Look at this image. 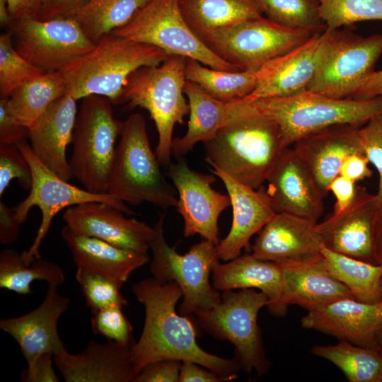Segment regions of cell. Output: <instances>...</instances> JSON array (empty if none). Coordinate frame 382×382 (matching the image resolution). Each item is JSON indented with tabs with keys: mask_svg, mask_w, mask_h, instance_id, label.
<instances>
[{
	"mask_svg": "<svg viewBox=\"0 0 382 382\" xmlns=\"http://www.w3.org/2000/svg\"><path fill=\"white\" fill-rule=\"evenodd\" d=\"M132 292L144 307L143 330L131 347V358L139 374L145 366L162 359L197 363L221 377L236 379L241 370L233 359H225L202 349L197 342L192 322L178 314L176 304L183 296L174 282L161 284L153 277L133 284Z\"/></svg>",
	"mask_w": 382,
	"mask_h": 382,
	"instance_id": "6da1fadb",
	"label": "cell"
},
{
	"mask_svg": "<svg viewBox=\"0 0 382 382\" xmlns=\"http://www.w3.org/2000/svg\"><path fill=\"white\" fill-rule=\"evenodd\" d=\"M203 143L205 160L212 167L256 190L288 149L279 125L245 99L229 103L225 125Z\"/></svg>",
	"mask_w": 382,
	"mask_h": 382,
	"instance_id": "7a4b0ae2",
	"label": "cell"
},
{
	"mask_svg": "<svg viewBox=\"0 0 382 382\" xmlns=\"http://www.w3.org/2000/svg\"><path fill=\"white\" fill-rule=\"evenodd\" d=\"M170 56L154 45L110 33L100 37L90 52L59 71L66 94L76 100L98 95L117 104L134 71L144 66L160 65Z\"/></svg>",
	"mask_w": 382,
	"mask_h": 382,
	"instance_id": "3957f363",
	"label": "cell"
},
{
	"mask_svg": "<svg viewBox=\"0 0 382 382\" xmlns=\"http://www.w3.org/2000/svg\"><path fill=\"white\" fill-rule=\"evenodd\" d=\"M149 140L146 121L133 113L122 122L107 193L137 205L144 202L163 209L176 207L177 191L163 175Z\"/></svg>",
	"mask_w": 382,
	"mask_h": 382,
	"instance_id": "277c9868",
	"label": "cell"
},
{
	"mask_svg": "<svg viewBox=\"0 0 382 382\" xmlns=\"http://www.w3.org/2000/svg\"><path fill=\"white\" fill-rule=\"evenodd\" d=\"M187 58L170 55L158 66H144L134 71L123 88L120 103L148 111L158 135L156 155L161 165L170 163L173 134L176 124H183L190 113L184 86Z\"/></svg>",
	"mask_w": 382,
	"mask_h": 382,
	"instance_id": "5b68a950",
	"label": "cell"
},
{
	"mask_svg": "<svg viewBox=\"0 0 382 382\" xmlns=\"http://www.w3.org/2000/svg\"><path fill=\"white\" fill-rule=\"evenodd\" d=\"M251 101L279 125L286 148L303 137L330 127H361L382 113V95L369 99H337L306 90L289 96Z\"/></svg>",
	"mask_w": 382,
	"mask_h": 382,
	"instance_id": "8992f818",
	"label": "cell"
},
{
	"mask_svg": "<svg viewBox=\"0 0 382 382\" xmlns=\"http://www.w3.org/2000/svg\"><path fill=\"white\" fill-rule=\"evenodd\" d=\"M166 214H161L154 226V236L149 243L152 252L150 272L161 284L175 282L183 291L179 307L182 316L194 315L212 308L219 303L221 294L210 283L209 276L220 260L216 245L203 240L180 255L170 247L164 236Z\"/></svg>",
	"mask_w": 382,
	"mask_h": 382,
	"instance_id": "52a82bcc",
	"label": "cell"
},
{
	"mask_svg": "<svg viewBox=\"0 0 382 382\" xmlns=\"http://www.w3.org/2000/svg\"><path fill=\"white\" fill-rule=\"evenodd\" d=\"M267 303V296L253 288L227 290L216 306L194 315L204 332L233 345V359L241 370L246 373L255 370L262 376L269 371L271 362L264 348L257 316Z\"/></svg>",
	"mask_w": 382,
	"mask_h": 382,
	"instance_id": "ba28073f",
	"label": "cell"
},
{
	"mask_svg": "<svg viewBox=\"0 0 382 382\" xmlns=\"http://www.w3.org/2000/svg\"><path fill=\"white\" fill-rule=\"evenodd\" d=\"M108 98L91 95L82 98L73 132L69 162L73 177L84 189L107 193L122 122L113 115Z\"/></svg>",
	"mask_w": 382,
	"mask_h": 382,
	"instance_id": "9c48e42d",
	"label": "cell"
},
{
	"mask_svg": "<svg viewBox=\"0 0 382 382\" xmlns=\"http://www.w3.org/2000/svg\"><path fill=\"white\" fill-rule=\"evenodd\" d=\"M318 68L306 91L337 99L355 98L375 71L382 54V34L363 37L330 29Z\"/></svg>",
	"mask_w": 382,
	"mask_h": 382,
	"instance_id": "30bf717a",
	"label": "cell"
},
{
	"mask_svg": "<svg viewBox=\"0 0 382 382\" xmlns=\"http://www.w3.org/2000/svg\"><path fill=\"white\" fill-rule=\"evenodd\" d=\"M317 32L286 28L262 16L218 29L201 40L218 57L240 71H257Z\"/></svg>",
	"mask_w": 382,
	"mask_h": 382,
	"instance_id": "8fae6325",
	"label": "cell"
},
{
	"mask_svg": "<svg viewBox=\"0 0 382 382\" xmlns=\"http://www.w3.org/2000/svg\"><path fill=\"white\" fill-rule=\"evenodd\" d=\"M111 33L154 45L169 55L196 59L213 69L240 71L214 54L192 31L178 0H149L127 23Z\"/></svg>",
	"mask_w": 382,
	"mask_h": 382,
	"instance_id": "7c38bea8",
	"label": "cell"
},
{
	"mask_svg": "<svg viewBox=\"0 0 382 382\" xmlns=\"http://www.w3.org/2000/svg\"><path fill=\"white\" fill-rule=\"evenodd\" d=\"M17 146L30 166L32 185L28 197L14 207L16 217L22 224L26 221L30 209L34 206L40 209L42 214L41 222L31 246L21 253L25 264L29 265L35 258L40 257V245L50 230L52 219L62 209L89 202H100L126 214H134L125 203L108 193L91 192L62 179L37 158L25 141Z\"/></svg>",
	"mask_w": 382,
	"mask_h": 382,
	"instance_id": "4fadbf2b",
	"label": "cell"
},
{
	"mask_svg": "<svg viewBox=\"0 0 382 382\" xmlns=\"http://www.w3.org/2000/svg\"><path fill=\"white\" fill-rule=\"evenodd\" d=\"M9 30L19 54L47 71H61L95 45L70 17L21 20Z\"/></svg>",
	"mask_w": 382,
	"mask_h": 382,
	"instance_id": "5bb4252c",
	"label": "cell"
},
{
	"mask_svg": "<svg viewBox=\"0 0 382 382\" xmlns=\"http://www.w3.org/2000/svg\"><path fill=\"white\" fill-rule=\"evenodd\" d=\"M168 166L167 175L178 193L175 207L183 219L184 236L198 234L217 245L220 241L218 220L221 213L231 206L228 195L221 194L212 187L211 185L216 181L214 173L193 170L183 158Z\"/></svg>",
	"mask_w": 382,
	"mask_h": 382,
	"instance_id": "9a60e30c",
	"label": "cell"
},
{
	"mask_svg": "<svg viewBox=\"0 0 382 382\" xmlns=\"http://www.w3.org/2000/svg\"><path fill=\"white\" fill-rule=\"evenodd\" d=\"M379 199L376 194L357 186L353 202L344 210L333 212L317 223L323 246L332 251L376 264L374 224Z\"/></svg>",
	"mask_w": 382,
	"mask_h": 382,
	"instance_id": "2e32d148",
	"label": "cell"
},
{
	"mask_svg": "<svg viewBox=\"0 0 382 382\" xmlns=\"http://www.w3.org/2000/svg\"><path fill=\"white\" fill-rule=\"evenodd\" d=\"M266 183L265 190L276 213L318 223L324 211L325 196L292 148L282 153Z\"/></svg>",
	"mask_w": 382,
	"mask_h": 382,
	"instance_id": "e0dca14e",
	"label": "cell"
},
{
	"mask_svg": "<svg viewBox=\"0 0 382 382\" xmlns=\"http://www.w3.org/2000/svg\"><path fill=\"white\" fill-rule=\"evenodd\" d=\"M330 30L313 35L303 44L268 62L257 71L254 91L245 100L285 97L304 91L315 75Z\"/></svg>",
	"mask_w": 382,
	"mask_h": 382,
	"instance_id": "ac0fdd59",
	"label": "cell"
},
{
	"mask_svg": "<svg viewBox=\"0 0 382 382\" xmlns=\"http://www.w3.org/2000/svg\"><path fill=\"white\" fill-rule=\"evenodd\" d=\"M57 285L48 284L41 304L29 313L0 320V328L18 344L28 368L44 354L62 356L67 354L58 331L57 323L69 306V299L59 294Z\"/></svg>",
	"mask_w": 382,
	"mask_h": 382,
	"instance_id": "d6986e66",
	"label": "cell"
},
{
	"mask_svg": "<svg viewBox=\"0 0 382 382\" xmlns=\"http://www.w3.org/2000/svg\"><path fill=\"white\" fill-rule=\"evenodd\" d=\"M301 324L340 342L380 349L376 334L382 325V303H367L351 297L340 299L308 311Z\"/></svg>",
	"mask_w": 382,
	"mask_h": 382,
	"instance_id": "ffe728a7",
	"label": "cell"
},
{
	"mask_svg": "<svg viewBox=\"0 0 382 382\" xmlns=\"http://www.w3.org/2000/svg\"><path fill=\"white\" fill-rule=\"evenodd\" d=\"M103 202H89L66 208L63 219L74 232L147 254L154 227Z\"/></svg>",
	"mask_w": 382,
	"mask_h": 382,
	"instance_id": "44dd1931",
	"label": "cell"
},
{
	"mask_svg": "<svg viewBox=\"0 0 382 382\" xmlns=\"http://www.w3.org/2000/svg\"><path fill=\"white\" fill-rule=\"evenodd\" d=\"M212 173L224 183L231 199L233 221L227 236L216 245L219 258L231 260L248 247L250 238L276 214L263 186L253 189L227 175L217 167Z\"/></svg>",
	"mask_w": 382,
	"mask_h": 382,
	"instance_id": "7402d4cb",
	"label": "cell"
},
{
	"mask_svg": "<svg viewBox=\"0 0 382 382\" xmlns=\"http://www.w3.org/2000/svg\"><path fill=\"white\" fill-rule=\"evenodd\" d=\"M317 223L286 213H276L261 228L252 255L274 262L310 260L321 255L323 243Z\"/></svg>",
	"mask_w": 382,
	"mask_h": 382,
	"instance_id": "603a6c76",
	"label": "cell"
},
{
	"mask_svg": "<svg viewBox=\"0 0 382 382\" xmlns=\"http://www.w3.org/2000/svg\"><path fill=\"white\" fill-rule=\"evenodd\" d=\"M359 127L352 125L330 127L303 137L292 145L325 196L328 194L330 183L340 175L345 159L352 154L364 152Z\"/></svg>",
	"mask_w": 382,
	"mask_h": 382,
	"instance_id": "cb8c5ba5",
	"label": "cell"
},
{
	"mask_svg": "<svg viewBox=\"0 0 382 382\" xmlns=\"http://www.w3.org/2000/svg\"><path fill=\"white\" fill-rule=\"evenodd\" d=\"M131 347L90 341L82 352L53 356V361L66 382H134Z\"/></svg>",
	"mask_w": 382,
	"mask_h": 382,
	"instance_id": "d4e9b609",
	"label": "cell"
},
{
	"mask_svg": "<svg viewBox=\"0 0 382 382\" xmlns=\"http://www.w3.org/2000/svg\"><path fill=\"white\" fill-rule=\"evenodd\" d=\"M76 100L64 95L52 103L30 127V146L37 158L62 179L73 177L66 159L77 115Z\"/></svg>",
	"mask_w": 382,
	"mask_h": 382,
	"instance_id": "484cf974",
	"label": "cell"
},
{
	"mask_svg": "<svg viewBox=\"0 0 382 382\" xmlns=\"http://www.w3.org/2000/svg\"><path fill=\"white\" fill-rule=\"evenodd\" d=\"M277 263L282 270L283 301L286 306L297 305L308 311L340 299L354 298L345 285L329 273L322 254L307 260Z\"/></svg>",
	"mask_w": 382,
	"mask_h": 382,
	"instance_id": "4316f807",
	"label": "cell"
},
{
	"mask_svg": "<svg viewBox=\"0 0 382 382\" xmlns=\"http://www.w3.org/2000/svg\"><path fill=\"white\" fill-rule=\"evenodd\" d=\"M212 285L219 291L257 289L268 299L267 309L277 317L287 311L283 301V280L278 263L245 254L221 264L217 262L212 270Z\"/></svg>",
	"mask_w": 382,
	"mask_h": 382,
	"instance_id": "83f0119b",
	"label": "cell"
},
{
	"mask_svg": "<svg viewBox=\"0 0 382 382\" xmlns=\"http://www.w3.org/2000/svg\"><path fill=\"white\" fill-rule=\"evenodd\" d=\"M61 236L78 268L111 279L121 286L149 260L147 254L79 234L67 225L62 229Z\"/></svg>",
	"mask_w": 382,
	"mask_h": 382,
	"instance_id": "f1b7e54d",
	"label": "cell"
},
{
	"mask_svg": "<svg viewBox=\"0 0 382 382\" xmlns=\"http://www.w3.org/2000/svg\"><path fill=\"white\" fill-rule=\"evenodd\" d=\"M184 93L190 107V117L185 134L173 140L171 154L178 158L190 151L198 142L212 138L225 125L229 109V103L215 99L187 80Z\"/></svg>",
	"mask_w": 382,
	"mask_h": 382,
	"instance_id": "f546056e",
	"label": "cell"
},
{
	"mask_svg": "<svg viewBox=\"0 0 382 382\" xmlns=\"http://www.w3.org/2000/svg\"><path fill=\"white\" fill-rule=\"evenodd\" d=\"M182 15L200 38L220 28L263 16L258 0H178Z\"/></svg>",
	"mask_w": 382,
	"mask_h": 382,
	"instance_id": "4dcf8cb0",
	"label": "cell"
},
{
	"mask_svg": "<svg viewBox=\"0 0 382 382\" xmlns=\"http://www.w3.org/2000/svg\"><path fill=\"white\" fill-rule=\"evenodd\" d=\"M66 95L64 80L59 71H47L15 89L6 98L10 112L30 128L57 98Z\"/></svg>",
	"mask_w": 382,
	"mask_h": 382,
	"instance_id": "1f68e13d",
	"label": "cell"
},
{
	"mask_svg": "<svg viewBox=\"0 0 382 382\" xmlns=\"http://www.w3.org/2000/svg\"><path fill=\"white\" fill-rule=\"evenodd\" d=\"M325 265L329 273L345 285L358 301L380 303L382 265L360 260L322 248Z\"/></svg>",
	"mask_w": 382,
	"mask_h": 382,
	"instance_id": "d6a6232c",
	"label": "cell"
},
{
	"mask_svg": "<svg viewBox=\"0 0 382 382\" xmlns=\"http://www.w3.org/2000/svg\"><path fill=\"white\" fill-rule=\"evenodd\" d=\"M185 79L215 99L229 103L246 98L254 91L257 71L219 70L187 59Z\"/></svg>",
	"mask_w": 382,
	"mask_h": 382,
	"instance_id": "836d02e7",
	"label": "cell"
},
{
	"mask_svg": "<svg viewBox=\"0 0 382 382\" xmlns=\"http://www.w3.org/2000/svg\"><path fill=\"white\" fill-rule=\"evenodd\" d=\"M312 354L335 365L349 382H382V351L347 342L314 345Z\"/></svg>",
	"mask_w": 382,
	"mask_h": 382,
	"instance_id": "e575fe53",
	"label": "cell"
},
{
	"mask_svg": "<svg viewBox=\"0 0 382 382\" xmlns=\"http://www.w3.org/2000/svg\"><path fill=\"white\" fill-rule=\"evenodd\" d=\"M149 0H90L73 12L77 22L93 42L127 23Z\"/></svg>",
	"mask_w": 382,
	"mask_h": 382,
	"instance_id": "d590c367",
	"label": "cell"
},
{
	"mask_svg": "<svg viewBox=\"0 0 382 382\" xmlns=\"http://www.w3.org/2000/svg\"><path fill=\"white\" fill-rule=\"evenodd\" d=\"M44 280L47 284H62L65 276L62 269L48 260L35 258L27 265L21 253L13 249H4L0 253V287L20 295L32 293L31 283Z\"/></svg>",
	"mask_w": 382,
	"mask_h": 382,
	"instance_id": "8d00e7d4",
	"label": "cell"
},
{
	"mask_svg": "<svg viewBox=\"0 0 382 382\" xmlns=\"http://www.w3.org/2000/svg\"><path fill=\"white\" fill-rule=\"evenodd\" d=\"M263 14L291 29L322 31L326 28L316 0H258Z\"/></svg>",
	"mask_w": 382,
	"mask_h": 382,
	"instance_id": "74e56055",
	"label": "cell"
},
{
	"mask_svg": "<svg viewBox=\"0 0 382 382\" xmlns=\"http://www.w3.org/2000/svg\"><path fill=\"white\" fill-rule=\"evenodd\" d=\"M327 28L336 30L365 21H382V0H316Z\"/></svg>",
	"mask_w": 382,
	"mask_h": 382,
	"instance_id": "f35d334b",
	"label": "cell"
},
{
	"mask_svg": "<svg viewBox=\"0 0 382 382\" xmlns=\"http://www.w3.org/2000/svg\"><path fill=\"white\" fill-rule=\"evenodd\" d=\"M47 71L33 65L19 54L9 30L0 36V95L8 98L25 82L45 74Z\"/></svg>",
	"mask_w": 382,
	"mask_h": 382,
	"instance_id": "ab89813d",
	"label": "cell"
},
{
	"mask_svg": "<svg viewBox=\"0 0 382 382\" xmlns=\"http://www.w3.org/2000/svg\"><path fill=\"white\" fill-rule=\"evenodd\" d=\"M75 276L92 313L112 305L129 304L120 292L122 286L115 281L78 267Z\"/></svg>",
	"mask_w": 382,
	"mask_h": 382,
	"instance_id": "60d3db41",
	"label": "cell"
},
{
	"mask_svg": "<svg viewBox=\"0 0 382 382\" xmlns=\"http://www.w3.org/2000/svg\"><path fill=\"white\" fill-rule=\"evenodd\" d=\"M122 308L120 306L112 305L93 312L91 318L92 330L96 334L103 335L110 341L132 346L135 342L132 336V327Z\"/></svg>",
	"mask_w": 382,
	"mask_h": 382,
	"instance_id": "b9f144b4",
	"label": "cell"
},
{
	"mask_svg": "<svg viewBox=\"0 0 382 382\" xmlns=\"http://www.w3.org/2000/svg\"><path fill=\"white\" fill-rule=\"evenodd\" d=\"M14 178L30 191L32 172L27 159L16 144H0V196Z\"/></svg>",
	"mask_w": 382,
	"mask_h": 382,
	"instance_id": "7bdbcfd3",
	"label": "cell"
},
{
	"mask_svg": "<svg viewBox=\"0 0 382 382\" xmlns=\"http://www.w3.org/2000/svg\"><path fill=\"white\" fill-rule=\"evenodd\" d=\"M364 152L378 175L376 195L382 199V113L369 119L359 128Z\"/></svg>",
	"mask_w": 382,
	"mask_h": 382,
	"instance_id": "ee69618b",
	"label": "cell"
},
{
	"mask_svg": "<svg viewBox=\"0 0 382 382\" xmlns=\"http://www.w3.org/2000/svg\"><path fill=\"white\" fill-rule=\"evenodd\" d=\"M182 361L162 359L145 366L134 382H179Z\"/></svg>",
	"mask_w": 382,
	"mask_h": 382,
	"instance_id": "f6af8a7d",
	"label": "cell"
},
{
	"mask_svg": "<svg viewBox=\"0 0 382 382\" xmlns=\"http://www.w3.org/2000/svg\"><path fill=\"white\" fill-rule=\"evenodd\" d=\"M30 128L21 123L8 110L6 98L0 100V144H18L29 136Z\"/></svg>",
	"mask_w": 382,
	"mask_h": 382,
	"instance_id": "bcb514c9",
	"label": "cell"
},
{
	"mask_svg": "<svg viewBox=\"0 0 382 382\" xmlns=\"http://www.w3.org/2000/svg\"><path fill=\"white\" fill-rule=\"evenodd\" d=\"M90 0H40L39 20L66 18Z\"/></svg>",
	"mask_w": 382,
	"mask_h": 382,
	"instance_id": "7dc6e473",
	"label": "cell"
},
{
	"mask_svg": "<svg viewBox=\"0 0 382 382\" xmlns=\"http://www.w3.org/2000/svg\"><path fill=\"white\" fill-rule=\"evenodd\" d=\"M53 354H42L30 367L24 369L21 381L25 382H59L60 380L53 369Z\"/></svg>",
	"mask_w": 382,
	"mask_h": 382,
	"instance_id": "c3c4849f",
	"label": "cell"
},
{
	"mask_svg": "<svg viewBox=\"0 0 382 382\" xmlns=\"http://www.w3.org/2000/svg\"><path fill=\"white\" fill-rule=\"evenodd\" d=\"M357 188L356 183L341 175L332 180L328 190L335 197L333 212H341L350 205L355 197Z\"/></svg>",
	"mask_w": 382,
	"mask_h": 382,
	"instance_id": "681fc988",
	"label": "cell"
},
{
	"mask_svg": "<svg viewBox=\"0 0 382 382\" xmlns=\"http://www.w3.org/2000/svg\"><path fill=\"white\" fill-rule=\"evenodd\" d=\"M369 161L364 152L348 156L343 161L340 175L357 183L371 177L372 171L369 167Z\"/></svg>",
	"mask_w": 382,
	"mask_h": 382,
	"instance_id": "f907efd6",
	"label": "cell"
},
{
	"mask_svg": "<svg viewBox=\"0 0 382 382\" xmlns=\"http://www.w3.org/2000/svg\"><path fill=\"white\" fill-rule=\"evenodd\" d=\"M15 209L0 202V243L10 245L15 243L20 236V226Z\"/></svg>",
	"mask_w": 382,
	"mask_h": 382,
	"instance_id": "816d5d0a",
	"label": "cell"
},
{
	"mask_svg": "<svg viewBox=\"0 0 382 382\" xmlns=\"http://www.w3.org/2000/svg\"><path fill=\"white\" fill-rule=\"evenodd\" d=\"M221 377L192 361H182L179 382H224Z\"/></svg>",
	"mask_w": 382,
	"mask_h": 382,
	"instance_id": "f5cc1de1",
	"label": "cell"
},
{
	"mask_svg": "<svg viewBox=\"0 0 382 382\" xmlns=\"http://www.w3.org/2000/svg\"><path fill=\"white\" fill-rule=\"evenodd\" d=\"M6 1L10 14L14 23L25 19L37 18L40 0Z\"/></svg>",
	"mask_w": 382,
	"mask_h": 382,
	"instance_id": "db71d44e",
	"label": "cell"
},
{
	"mask_svg": "<svg viewBox=\"0 0 382 382\" xmlns=\"http://www.w3.org/2000/svg\"><path fill=\"white\" fill-rule=\"evenodd\" d=\"M382 95V70L375 71L357 93L356 99H369Z\"/></svg>",
	"mask_w": 382,
	"mask_h": 382,
	"instance_id": "11a10c76",
	"label": "cell"
},
{
	"mask_svg": "<svg viewBox=\"0 0 382 382\" xmlns=\"http://www.w3.org/2000/svg\"><path fill=\"white\" fill-rule=\"evenodd\" d=\"M374 250L376 264L382 265V199H379L374 220Z\"/></svg>",
	"mask_w": 382,
	"mask_h": 382,
	"instance_id": "9f6ffc18",
	"label": "cell"
},
{
	"mask_svg": "<svg viewBox=\"0 0 382 382\" xmlns=\"http://www.w3.org/2000/svg\"><path fill=\"white\" fill-rule=\"evenodd\" d=\"M13 20L10 14L7 1L0 0V23L2 27H8L9 29L13 25Z\"/></svg>",
	"mask_w": 382,
	"mask_h": 382,
	"instance_id": "6f0895ef",
	"label": "cell"
},
{
	"mask_svg": "<svg viewBox=\"0 0 382 382\" xmlns=\"http://www.w3.org/2000/svg\"><path fill=\"white\" fill-rule=\"evenodd\" d=\"M376 340H377V343L378 345L379 348L382 351V325L377 332Z\"/></svg>",
	"mask_w": 382,
	"mask_h": 382,
	"instance_id": "680465c9",
	"label": "cell"
},
{
	"mask_svg": "<svg viewBox=\"0 0 382 382\" xmlns=\"http://www.w3.org/2000/svg\"><path fill=\"white\" fill-rule=\"evenodd\" d=\"M380 303H382V276L380 281Z\"/></svg>",
	"mask_w": 382,
	"mask_h": 382,
	"instance_id": "91938a15",
	"label": "cell"
}]
</instances>
